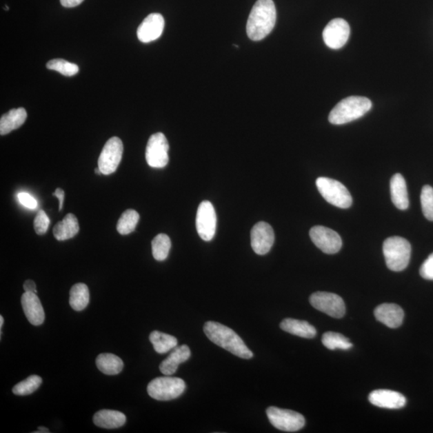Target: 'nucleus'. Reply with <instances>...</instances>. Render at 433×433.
Here are the masks:
<instances>
[{
	"mask_svg": "<svg viewBox=\"0 0 433 433\" xmlns=\"http://www.w3.org/2000/svg\"><path fill=\"white\" fill-rule=\"evenodd\" d=\"M276 8L273 0H258L250 12L248 36L253 41H262L272 32L276 23Z\"/></svg>",
	"mask_w": 433,
	"mask_h": 433,
	"instance_id": "f257e3e1",
	"label": "nucleus"
},
{
	"mask_svg": "<svg viewBox=\"0 0 433 433\" xmlns=\"http://www.w3.org/2000/svg\"><path fill=\"white\" fill-rule=\"evenodd\" d=\"M204 332L211 342L236 356L249 360L254 356L239 334L223 324L213 321L205 323Z\"/></svg>",
	"mask_w": 433,
	"mask_h": 433,
	"instance_id": "f03ea898",
	"label": "nucleus"
},
{
	"mask_svg": "<svg viewBox=\"0 0 433 433\" xmlns=\"http://www.w3.org/2000/svg\"><path fill=\"white\" fill-rule=\"evenodd\" d=\"M372 102L363 97L345 98L334 106L328 120L333 125H343L359 119L371 110Z\"/></svg>",
	"mask_w": 433,
	"mask_h": 433,
	"instance_id": "7ed1b4c3",
	"label": "nucleus"
},
{
	"mask_svg": "<svg viewBox=\"0 0 433 433\" xmlns=\"http://www.w3.org/2000/svg\"><path fill=\"white\" fill-rule=\"evenodd\" d=\"M387 267L392 272H402L407 268L411 258V245L405 239L388 238L383 245Z\"/></svg>",
	"mask_w": 433,
	"mask_h": 433,
	"instance_id": "20e7f679",
	"label": "nucleus"
},
{
	"mask_svg": "<svg viewBox=\"0 0 433 433\" xmlns=\"http://www.w3.org/2000/svg\"><path fill=\"white\" fill-rule=\"evenodd\" d=\"M185 383L178 377H157L148 385V394L157 401H168L179 397L185 390Z\"/></svg>",
	"mask_w": 433,
	"mask_h": 433,
	"instance_id": "39448f33",
	"label": "nucleus"
},
{
	"mask_svg": "<svg viewBox=\"0 0 433 433\" xmlns=\"http://www.w3.org/2000/svg\"><path fill=\"white\" fill-rule=\"evenodd\" d=\"M316 186L323 198L330 204L341 209H348L352 205V195L341 182L328 178H319Z\"/></svg>",
	"mask_w": 433,
	"mask_h": 433,
	"instance_id": "423d86ee",
	"label": "nucleus"
},
{
	"mask_svg": "<svg viewBox=\"0 0 433 433\" xmlns=\"http://www.w3.org/2000/svg\"><path fill=\"white\" fill-rule=\"evenodd\" d=\"M267 415L270 424L279 430L289 432H297L302 430L305 425L303 416L292 410L270 407L267 410Z\"/></svg>",
	"mask_w": 433,
	"mask_h": 433,
	"instance_id": "0eeeda50",
	"label": "nucleus"
},
{
	"mask_svg": "<svg viewBox=\"0 0 433 433\" xmlns=\"http://www.w3.org/2000/svg\"><path fill=\"white\" fill-rule=\"evenodd\" d=\"M170 145L162 132L152 134L148 141L145 159L152 168H164L169 162Z\"/></svg>",
	"mask_w": 433,
	"mask_h": 433,
	"instance_id": "6e6552de",
	"label": "nucleus"
},
{
	"mask_svg": "<svg viewBox=\"0 0 433 433\" xmlns=\"http://www.w3.org/2000/svg\"><path fill=\"white\" fill-rule=\"evenodd\" d=\"M123 151L124 146L119 137H113L106 142L98 159V168L102 174L114 173L121 163Z\"/></svg>",
	"mask_w": 433,
	"mask_h": 433,
	"instance_id": "1a4fd4ad",
	"label": "nucleus"
},
{
	"mask_svg": "<svg viewBox=\"0 0 433 433\" xmlns=\"http://www.w3.org/2000/svg\"><path fill=\"white\" fill-rule=\"evenodd\" d=\"M310 303L318 311L333 318L341 319L345 314V304L343 299L336 294L321 292L314 293L310 297Z\"/></svg>",
	"mask_w": 433,
	"mask_h": 433,
	"instance_id": "9d476101",
	"label": "nucleus"
},
{
	"mask_svg": "<svg viewBox=\"0 0 433 433\" xmlns=\"http://www.w3.org/2000/svg\"><path fill=\"white\" fill-rule=\"evenodd\" d=\"M216 228V216L214 205L209 201H203L197 212V231L201 239L210 242L214 237Z\"/></svg>",
	"mask_w": 433,
	"mask_h": 433,
	"instance_id": "9b49d317",
	"label": "nucleus"
},
{
	"mask_svg": "<svg viewBox=\"0 0 433 433\" xmlns=\"http://www.w3.org/2000/svg\"><path fill=\"white\" fill-rule=\"evenodd\" d=\"M310 237L319 249L325 254H336L342 248V239L336 231L325 226H314L310 230Z\"/></svg>",
	"mask_w": 433,
	"mask_h": 433,
	"instance_id": "f8f14e48",
	"label": "nucleus"
},
{
	"mask_svg": "<svg viewBox=\"0 0 433 433\" xmlns=\"http://www.w3.org/2000/svg\"><path fill=\"white\" fill-rule=\"evenodd\" d=\"M350 36V26L343 19H334L324 28L323 37L330 48H341L347 43Z\"/></svg>",
	"mask_w": 433,
	"mask_h": 433,
	"instance_id": "ddd939ff",
	"label": "nucleus"
},
{
	"mask_svg": "<svg viewBox=\"0 0 433 433\" xmlns=\"http://www.w3.org/2000/svg\"><path fill=\"white\" fill-rule=\"evenodd\" d=\"M250 240L254 252L259 255L268 254L274 243V230L268 223L259 221L253 226Z\"/></svg>",
	"mask_w": 433,
	"mask_h": 433,
	"instance_id": "4468645a",
	"label": "nucleus"
},
{
	"mask_svg": "<svg viewBox=\"0 0 433 433\" xmlns=\"http://www.w3.org/2000/svg\"><path fill=\"white\" fill-rule=\"evenodd\" d=\"M165 28V19L159 13L148 16L137 28V37L142 43H150L161 37Z\"/></svg>",
	"mask_w": 433,
	"mask_h": 433,
	"instance_id": "2eb2a0df",
	"label": "nucleus"
},
{
	"mask_svg": "<svg viewBox=\"0 0 433 433\" xmlns=\"http://www.w3.org/2000/svg\"><path fill=\"white\" fill-rule=\"evenodd\" d=\"M368 400L372 405L387 410H400L405 406L407 402L406 398L401 393L387 390L372 392L369 394Z\"/></svg>",
	"mask_w": 433,
	"mask_h": 433,
	"instance_id": "dca6fc26",
	"label": "nucleus"
},
{
	"mask_svg": "<svg viewBox=\"0 0 433 433\" xmlns=\"http://www.w3.org/2000/svg\"><path fill=\"white\" fill-rule=\"evenodd\" d=\"M21 304L24 314L34 326H39L46 319V313L36 293L24 292L21 297Z\"/></svg>",
	"mask_w": 433,
	"mask_h": 433,
	"instance_id": "f3484780",
	"label": "nucleus"
},
{
	"mask_svg": "<svg viewBox=\"0 0 433 433\" xmlns=\"http://www.w3.org/2000/svg\"><path fill=\"white\" fill-rule=\"evenodd\" d=\"M375 316L385 326L390 328H397L401 326L405 312L403 309L394 303H383L375 309Z\"/></svg>",
	"mask_w": 433,
	"mask_h": 433,
	"instance_id": "a211bd4d",
	"label": "nucleus"
},
{
	"mask_svg": "<svg viewBox=\"0 0 433 433\" xmlns=\"http://www.w3.org/2000/svg\"><path fill=\"white\" fill-rule=\"evenodd\" d=\"M190 356L191 352L188 346L176 347L170 356L160 364V371L165 376H172L178 370L180 364L188 361Z\"/></svg>",
	"mask_w": 433,
	"mask_h": 433,
	"instance_id": "6ab92c4d",
	"label": "nucleus"
},
{
	"mask_svg": "<svg viewBox=\"0 0 433 433\" xmlns=\"http://www.w3.org/2000/svg\"><path fill=\"white\" fill-rule=\"evenodd\" d=\"M93 422L102 429L115 430L125 425L126 416L119 411L103 410L93 416Z\"/></svg>",
	"mask_w": 433,
	"mask_h": 433,
	"instance_id": "aec40b11",
	"label": "nucleus"
},
{
	"mask_svg": "<svg viewBox=\"0 0 433 433\" xmlns=\"http://www.w3.org/2000/svg\"><path fill=\"white\" fill-rule=\"evenodd\" d=\"M391 196L393 204L401 210H405L410 206L406 181L400 174L392 177L390 181Z\"/></svg>",
	"mask_w": 433,
	"mask_h": 433,
	"instance_id": "412c9836",
	"label": "nucleus"
},
{
	"mask_svg": "<svg viewBox=\"0 0 433 433\" xmlns=\"http://www.w3.org/2000/svg\"><path fill=\"white\" fill-rule=\"evenodd\" d=\"M27 112L23 108H13L0 119V134L6 135L19 129L27 119Z\"/></svg>",
	"mask_w": 433,
	"mask_h": 433,
	"instance_id": "4be33fe9",
	"label": "nucleus"
},
{
	"mask_svg": "<svg viewBox=\"0 0 433 433\" xmlns=\"http://www.w3.org/2000/svg\"><path fill=\"white\" fill-rule=\"evenodd\" d=\"M280 328L284 332L305 339H312L316 336V329L306 321L294 319H285L280 323Z\"/></svg>",
	"mask_w": 433,
	"mask_h": 433,
	"instance_id": "5701e85b",
	"label": "nucleus"
},
{
	"mask_svg": "<svg viewBox=\"0 0 433 433\" xmlns=\"http://www.w3.org/2000/svg\"><path fill=\"white\" fill-rule=\"evenodd\" d=\"M79 230H80V226H79L77 216L72 214H68L53 228V234L58 241H65L73 238L78 234Z\"/></svg>",
	"mask_w": 433,
	"mask_h": 433,
	"instance_id": "b1692460",
	"label": "nucleus"
},
{
	"mask_svg": "<svg viewBox=\"0 0 433 433\" xmlns=\"http://www.w3.org/2000/svg\"><path fill=\"white\" fill-rule=\"evenodd\" d=\"M97 368L105 375L114 376L124 368L121 359L111 353H102L96 360Z\"/></svg>",
	"mask_w": 433,
	"mask_h": 433,
	"instance_id": "393cba45",
	"label": "nucleus"
},
{
	"mask_svg": "<svg viewBox=\"0 0 433 433\" xmlns=\"http://www.w3.org/2000/svg\"><path fill=\"white\" fill-rule=\"evenodd\" d=\"M90 290L85 283H77L70 290V304L74 311L81 312L90 303Z\"/></svg>",
	"mask_w": 433,
	"mask_h": 433,
	"instance_id": "a878e982",
	"label": "nucleus"
},
{
	"mask_svg": "<svg viewBox=\"0 0 433 433\" xmlns=\"http://www.w3.org/2000/svg\"><path fill=\"white\" fill-rule=\"evenodd\" d=\"M150 341L156 352L159 354H165L173 350L178 346V339L170 334L154 331L151 332Z\"/></svg>",
	"mask_w": 433,
	"mask_h": 433,
	"instance_id": "bb28decb",
	"label": "nucleus"
},
{
	"mask_svg": "<svg viewBox=\"0 0 433 433\" xmlns=\"http://www.w3.org/2000/svg\"><path fill=\"white\" fill-rule=\"evenodd\" d=\"M140 215L134 210H127L122 214L117 221V230L118 233L127 235L134 232L139 223Z\"/></svg>",
	"mask_w": 433,
	"mask_h": 433,
	"instance_id": "cd10ccee",
	"label": "nucleus"
},
{
	"mask_svg": "<svg viewBox=\"0 0 433 433\" xmlns=\"http://www.w3.org/2000/svg\"><path fill=\"white\" fill-rule=\"evenodd\" d=\"M171 249V240L168 235L160 234L152 241V256L157 261H164L168 257Z\"/></svg>",
	"mask_w": 433,
	"mask_h": 433,
	"instance_id": "c85d7f7f",
	"label": "nucleus"
},
{
	"mask_svg": "<svg viewBox=\"0 0 433 433\" xmlns=\"http://www.w3.org/2000/svg\"><path fill=\"white\" fill-rule=\"evenodd\" d=\"M322 342L323 345L330 350H336V349L348 350L353 346L350 341L343 334L332 332L323 334Z\"/></svg>",
	"mask_w": 433,
	"mask_h": 433,
	"instance_id": "c756f323",
	"label": "nucleus"
},
{
	"mask_svg": "<svg viewBox=\"0 0 433 433\" xmlns=\"http://www.w3.org/2000/svg\"><path fill=\"white\" fill-rule=\"evenodd\" d=\"M42 379L41 376L32 375L26 379V381H21L14 385L12 388V392L17 396H28L32 394L42 385Z\"/></svg>",
	"mask_w": 433,
	"mask_h": 433,
	"instance_id": "7c9ffc66",
	"label": "nucleus"
},
{
	"mask_svg": "<svg viewBox=\"0 0 433 433\" xmlns=\"http://www.w3.org/2000/svg\"><path fill=\"white\" fill-rule=\"evenodd\" d=\"M48 70L60 72L63 76L72 77L79 72V67L76 63H72L62 59H54L47 63Z\"/></svg>",
	"mask_w": 433,
	"mask_h": 433,
	"instance_id": "2f4dec72",
	"label": "nucleus"
},
{
	"mask_svg": "<svg viewBox=\"0 0 433 433\" xmlns=\"http://www.w3.org/2000/svg\"><path fill=\"white\" fill-rule=\"evenodd\" d=\"M423 214L427 220L433 221V188L430 185L423 187L421 196Z\"/></svg>",
	"mask_w": 433,
	"mask_h": 433,
	"instance_id": "473e14b6",
	"label": "nucleus"
},
{
	"mask_svg": "<svg viewBox=\"0 0 433 433\" xmlns=\"http://www.w3.org/2000/svg\"><path fill=\"white\" fill-rule=\"evenodd\" d=\"M50 225V219L43 210L38 211L35 219H34V229L37 234L43 235L47 232Z\"/></svg>",
	"mask_w": 433,
	"mask_h": 433,
	"instance_id": "72a5a7b5",
	"label": "nucleus"
},
{
	"mask_svg": "<svg viewBox=\"0 0 433 433\" xmlns=\"http://www.w3.org/2000/svg\"><path fill=\"white\" fill-rule=\"evenodd\" d=\"M420 274L425 279L433 280V253L422 264Z\"/></svg>",
	"mask_w": 433,
	"mask_h": 433,
	"instance_id": "f704fd0d",
	"label": "nucleus"
},
{
	"mask_svg": "<svg viewBox=\"0 0 433 433\" xmlns=\"http://www.w3.org/2000/svg\"><path fill=\"white\" fill-rule=\"evenodd\" d=\"M19 203L28 209H36L37 208V201L28 193H19L18 194Z\"/></svg>",
	"mask_w": 433,
	"mask_h": 433,
	"instance_id": "c9c22d12",
	"label": "nucleus"
},
{
	"mask_svg": "<svg viewBox=\"0 0 433 433\" xmlns=\"http://www.w3.org/2000/svg\"><path fill=\"white\" fill-rule=\"evenodd\" d=\"M23 289L26 292L37 293L36 283L31 279L27 280L23 283Z\"/></svg>",
	"mask_w": 433,
	"mask_h": 433,
	"instance_id": "e433bc0d",
	"label": "nucleus"
},
{
	"mask_svg": "<svg viewBox=\"0 0 433 433\" xmlns=\"http://www.w3.org/2000/svg\"><path fill=\"white\" fill-rule=\"evenodd\" d=\"M52 195L57 197L59 201H60V204H59L60 205H59V210L61 211L63 208V200H65V191H63L61 188H58L56 190L55 192H54Z\"/></svg>",
	"mask_w": 433,
	"mask_h": 433,
	"instance_id": "4c0bfd02",
	"label": "nucleus"
},
{
	"mask_svg": "<svg viewBox=\"0 0 433 433\" xmlns=\"http://www.w3.org/2000/svg\"><path fill=\"white\" fill-rule=\"evenodd\" d=\"M83 0H61L62 6L65 8H74L80 5Z\"/></svg>",
	"mask_w": 433,
	"mask_h": 433,
	"instance_id": "58836bf2",
	"label": "nucleus"
},
{
	"mask_svg": "<svg viewBox=\"0 0 433 433\" xmlns=\"http://www.w3.org/2000/svg\"><path fill=\"white\" fill-rule=\"evenodd\" d=\"M38 430L39 431H36V432H33L34 433H48V432H50V431L48 430V429H47V427H38Z\"/></svg>",
	"mask_w": 433,
	"mask_h": 433,
	"instance_id": "ea45409f",
	"label": "nucleus"
},
{
	"mask_svg": "<svg viewBox=\"0 0 433 433\" xmlns=\"http://www.w3.org/2000/svg\"><path fill=\"white\" fill-rule=\"evenodd\" d=\"M3 323H4V319H3V317L1 316H0V329H2Z\"/></svg>",
	"mask_w": 433,
	"mask_h": 433,
	"instance_id": "a19ab883",
	"label": "nucleus"
},
{
	"mask_svg": "<svg viewBox=\"0 0 433 433\" xmlns=\"http://www.w3.org/2000/svg\"><path fill=\"white\" fill-rule=\"evenodd\" d=\"M95 173H96L97 174H101V171L100 170V169H99V168H97V169L95 170Z\"/></svg>",
	"mask_w": 433,
	"mask_h": 433,
	"instance_id": "79ce46f5",
	"label": "nucleus"
}]
</instances>
